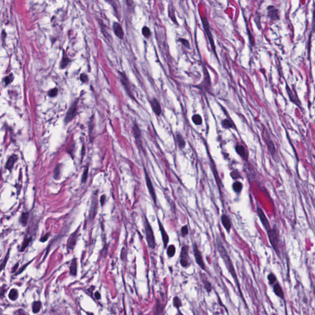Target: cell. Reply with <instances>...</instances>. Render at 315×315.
Here are the masks:
<instances>
[{"label": "cell", "instance_id": "6da1fadb", "mask_svg": "<svg viewBox=\"0 0 315 315\" xmlns=\"http://www.w3.org/2000/svg\"><path fill=\"white\" fill-rule=\"evenodd\" d=\"M216 244H217V248L218 254H220V257L223 259V262H224L226 268L228 269V271L230 272V273L232 276L233 278L234 279L235 284H236V286L238 287V289L239 290L238 291L240 293L241 297L244 300L242 292L241 291L239 283V281H238V277H237V275H236V273L234 265L233 264L232 260H231L230 257L228 255V254L227 252V251L226 250V249H225V246H224V245H223V244L222 242V241L221 238L218 236H217V238H216Z\"/></svg>", "mask_w": 315, "mask_h": 315}, {"label": "cell", "instance_id": "7a4b0ae2", "mask_svg": "<svg viewBox=\"0 0 315 315\" xmlns=\"http://www.w3.org/2000/svg\"><path fill=\"white\" fill-rule=\"evenodd\" d=\"M270 243L275 251L276 254L280 257V236L279 230L276 225L271 227L267 231Z\"/></svg>", "mask_w": 315, "mask_h": 315}, {"label": "cell", "instance_id": "3957f363", "mask_svg": "<svg viewBox=\"0 0 315 315\" xmlns=\"http://www.w3.org/2000/svg\"><path fill=\"white\" fill-rule=\"evenodd\" d=\"M143 224H144V229H145V234L146 237V241L149 248L154 249L156 247V241L155 237L154 235L153 230L152 227L147 219L146 215H144L143 217Z\"/></svg>", "mask_w": 315, "mask_h": 315}, {"label": "cell", "instance_id": "277c9868", "mask_svg": "<svg viewBox=\"0 0 315 315\" xmlns=\"http://www.w3.org/2000/svg\"><path fill=\"white\" fill-rule=\"evenodd\" d=\"M200 18H201V22H202V24H203V28H204V30H205V33L206 34V36H207V37H208V38L209 39V44H210L211 49H212L213 54L218 59L217 54V51H216V47H215L214 39H213V35H212V31H211L210 23L209 22V20H208V18H207V17L206 15H200Z\"/></svg>", "mask_w": 315, "mask_h": 315}, {"label": "cell", "instance_id": "5b68a950", "mask_svg": "<svg viewBox=\"0 0 315 315\" xmlns=\"http://www.w3.org/2000/svg\"><path fill=\"white\" fill-rule=\"evenodd\" d=\"M189 249L190 247L188 245H184L181 249L180 255V263L183 268H188L190 265Z\"/></svg>", "mask_w": 315, "mask_h": 315}, {"label": "cell", "instance_id": "8992f818", "mask_svg": "<svg viewBox=\"0 0 315 315\" xmlns=\"http://www.w3.org/2000/svg\"><path fill=\"white\" fill-rule=\"evenodd\" d=\"M144 173H145V182H146V185H147V189L148 190V192L151 197V199L153 200V203L155 204V206H156V203H157V198H156V192H155V189H154V187H153V183L151 182V180L145 168H144Z\"/></svg>", "mask_w": 315, "mask_h": 315}, {"label": "cell", "instance_id": "52a82bcc", "mask_svg": "<svg viewBox=\"0 0 315 315\" xmlns=\"http://www.w3.org/2000/svg\"><path fill=\"white\" fill-rule=\"evenodd\" d=\"M193 253H194V256H195L196 263L198 265V266L203 270L205 271L206 270V265L203 260L202 253H201V251L200 250V249L198 248L197 244L195 242H193Z\"/></svg>", "mask_w": 315, "mask_h": 315}, {"label": "cell", "instance_id": "ba28073f", "mask_svg": "<svg viewBox=\"0 0 315 315\" xmlns=\"http://www.w3.org/2000/svg\"><path fill=\"white\" fill-rule=\"evenodd\" d=\"M78 102V100H76L70 106V108L66 114V116L64 119V122L65 124L71 122L75 118L76 115L77 114Z\"/></svg>", "mask_w": 315, "mask_h": 315}, {"label": "cell", "instance_id": "9c48e42d", "mask_svg": "<svg viewBox=\"0 0 315 315\" xmlns=\"http://www.w3.org/2000/svg\"><path fill=\"white\" fill-rule=\"evenodd\" d=\"M119 73L121 83L124 89L126 90L127 95L131 98L134 99V95H133V94L132 93V91H131V88L130 82H129L128 78H127L126 74L124 73H123V72H119Z\"/></svg>", "mask_w": 315, "mask_h": 315}, {"label": "cell", "instance_id": "30bf717a", "mask_svg": "<svg viewBox=\"0 0 315 315\" xmlns=\"http://www.w3.org/2000/svg\"><path fill=\"white\" fill-rule=\"evenodd\" d=\"M256 212H257V213L259 217V219H260L262 224L263 225V227L265 228L266 231H267L271 228L268 218L265 215L263 209L262 208H260L259 206L257 207Z\"/></svg>", "mask_w": 315, "mask_h": 315}, {"label": "cell", "instance_id": "8fae6325", "mask_svg": "<svg viewBox=\"0 0 315 315\" xmlns=\"http://www.w3.org/2000/svg\"><path fill=\"white\" fill-rule=\"evenodd\" d=\"M263 137H264V139H265V143L267 144V148L270 151V153L272 155V156H274L275 153H276V148H275V145L271 139V138L270 137V135L269 134V133L268 132L267 130H265L263 131Z\"/></svg>", "mask_w": 315, "mask_h": 315}, {"label": "cell", "instance_id": "7c38bea8", "mask_svg": "<svg viewBox=\"0 0 315 315\" xmlns=\"http://www.w3.org/2000/svg\"><path fill=\"white\" fill-rule=\"evenodd\" d=\"M157 220H158V226H159V228H160V233H161V237H162V239H163V245H164V248L166 249L168 247V243H169V235L167 233L163 223H161V220H160V218L158 217H157Z\"/></svg>", "mask_w": 315, "mask_h": 315}, {"label": "cell", "instance_id": "4fadbf2b", "mask_svg": "<svg viewBox=\"0 0 315 315\" xmlns=\"http://www.w3.org/2000/svg\"><path fill=\"white\" fill-rule=\"evenodd\" d=\"M267 16L271 20H280L279 10L274 6H269L267 7Z\"/></svg>", "mask_w": 315, "mask_h": 315}, {"label": "cell", "instance_id": "5bb4252c", "mask_svg": "<svg viewBox=\"0 0 315 315\" xmlns=\"http://www.w3.org/2000/svg\"><path fill=\"white\" fill-rule=\"evenodd\" d=\"M150 104L153 113L157 116H161L162 113V109L159 101L156 98L153 97L150 101Z\"/></svg>", "mask_w": 315, "mask_h": 315}, {"label": "cell", "instance_id": "9a60e30c", "mask_svg": "<svg viewBox=\"0 0 315 315\" xmlns=\"http://www.w3.org/2000/svg\"><path fill=\"white\" fill-rule=\"evenodd\" d=\"M80 228H78L77 231H75L73 234H72L68 240V242H67V248L69 249V250H73L76 245V243H77V239H78V230Z\"/></svg>", "mask_w": 315, "mask_h": 315}, {"label": "cell", "instance_id": "2e32d148", "mask_svg": "<svg viewBox=\"0 0 315 315\" xmlns=\"http://www.w3.org/2000/svg\"><path fill=\"white\" fill-rule=\"evenodd\" d=\"M235 151L236 153L244 161L248 160V153L245 147L241 145H237L235 147Z\"/></svg>", "mask_w": 315, "mask_h": 315}, {"label": "cell", "instance_id": "e0dca14e", "mask_svg": "<svg viewBox=\"0 0 315 315\" xmlns=\"http://www.w3.org/2000/svg\"><path fill=\"white\" fill-rule=\"evenodd\" d=\"M220 220L221 223L225 230L227 231V233H230L231 228V223L228 216L225 213H223L220 217Z\"/></svg>", "mask_w": 315, "mask_h": 315}, {"label": "cell", "instance_id": "ac0fdd59", "mask_svg": "<svg viewBox=\"0 0 315 315\" xmlns=\"http://www.w3.org/2000/svg\"><path fill=\"white\" fill-rule=\"evenodd\" d=\"M113 28L115 35L120 39H122L124 36V33L121 25L119 23L114 22L113 24Z\"/></svg>", "mask_w": 315, "mask_h": 315}, {"label": "cell", "instance_id": "d6986e66", "mask_svg": "<svg viewBox=\"0 0 315 315\" xmlns=\"http://www.w3.org/2000/svg\"><path fill=\"white\" fill-rule=\"evenodd\" d=\"M132 130H133V134H134L135 139L137 142V145H141V143H142L141 142V131L140 129V127H139V126L137 125V124L136 122H134Z\"/></svg>", "mask_w": 315, "mask_h": 315}, {"label": "cell", "instance_id": "ffe728a7", "mask_svg": "<svg viewBox=\"0 0 315 315\" xmlns=\"http://www.w3.org/2000/svg\"><path fill=\"white\" fill-rule=\"evenodd\" d=\"M97 200L94 199L92 200L89 213V218L91 222L93 221L95 217V215L97 212Z\"/></svg>", "mask_w": 315, "mask_h": 315}, {"label": "cell", "instance_id": "44dd1931", "mask_svg": "<svg viewBox=\"0 0 315 315\" xmlns=\"http://www.w3.org/2000/svg\"><path fill=\"white\" fill-rule=\"evenodd\" d=\"M273 289L276 294L278 297L284 299V293L282 287L281 286L280 284L277 281L273 286Z\"/></svg>", "mask_w": 315, "mask_h": 315}, {"label": "cell", "instance_id": "7402d4cb", "mask_svg": "<svg viewBox=\"0 0 315 315\" xmlns=\"http://www.w3.org/2000/svg\"><path fill=\"white\" fill-rule=\"evenodd\" d=\"M176 142H177L179 148L180 150H183L185 147V145H186V141H185V139L184 138L182 135L179 132L176 133Z\"/></svg>", "mask_w": 315, "mask_h": 315}, {"label": "cell", "instance_id": "603a6c76", "mask_svg": "<svg viewBox=\"0 0 315 315\" xmlns=\"http://www.w3.org/2000/svg\"><path fill=\"white\" fill-rule=\"evenodd\" d=\"M17 160H18V156L16 155H12V156H10V158L8 159V160L6 162V169H8L9 171H11L14 167L15 163L17 161Z\"/></svg>", "mask_w": 315, "mask_h": 315}, {"label": "cell", "instance_id": "cb8c5ba5", "mask_svg": "<svg viewBox=\"0 0 315 315\" xmlns=\"http://www.w3.org/2000/svg\"><path fill=\"white\" fill-rule=\"evenodd\" d=\"M221 125H222V127L225 129H233L234 127V124H233V122L230 119H229L228 118L223 119L221 121Z\"/></svg>", "mask_w": 315, "mask_h": 315}, {"label": "cell", "instance_id": "d4e9b609", "mask_svg": "<svg viewBox=\"0 0 315 315\" xmlns=\"http://www.w3.org/2000/svg\"><path fill=\"white\" fill-rule=\"evenodd\" d=\"M77 274V260L73 259L72 260L71 265L70 267V275L72 276H76Z\"/></svg>", "mask_w": 315, "mask_h": 315}, {"label": "cell", "instance_id": "484cf974", "mask_svg": "<svg viewBox=\"0 0 315 315\" xmlns=\"http://www.w3.org/2000/svg\"><path fill=\"white\" fill-rule=\"evenodd\" d=\"M69 62H70V59L68 57L65 52L64 51H63V57H62V60H61V62L60 64V68L63 69V68H66L67 67V65L69 64Z\"/></svg>", "mask_w": 315, "mask_h": 315}, {"label": "cell", "instance_id": "4316f807", "mask_svg": "<svg viewBox=\"0 0 315 315\" xmlns=\"http://www.w3.org/2000/svg\"><path fill=\"white\" fill-rule=\"evenodd\" d=\"M232 188L235 193H240L242 190L243 185L239 181H235L232 185Z\"/></svg>", "mask_w": 315, "mask_h": 315}, {"label": "cell", "instance_id": "83f0119b", "mask_svg": "<svg viewBox=\"0 0 315 315\" xmlns=\"http://www.w3.org/2000/svg\"><path fill=\"white\" fill-rule=\"evenodd\" d=\"M32 240V236H26V237L25 238L24 240H23V242L22 244V246L20 247V252H23L26 248L28 246L30 242Z\"/></svg>", "mask_w": 315, "mask_h": 315}, {"label": "cell", "instance_id": "f1b7e54d", "mask_svg": "<svg viewBox=\"0 0 315 315\" xmlns=\"http://www.w3.org/2000/svg\"><path fill=\"white\" fill-rule=\"evenodd\" d=\"M29 214H30L29 212H23L22 213V215H20L19 221H20V223L23 226H25L27 224L28 218H29Z\"/></svg>", "mask_w": 315, "mask_h": 315}, {"label": "cell", "instance_id": "f546056e", "mask_svg": "<svg viewBox=\"0 0 315 315\" xmlns=\"http://www.w3.org/2000/svg\"><path fill=\"white\" fill-rule=\"evenodd\" d=\"M176 252V248L174 244H171L167 247V255L169 258L173 257Z\"/></svg>", "mask_w": 315, "mask_h": 315}, {"label": "cell", "instance_id": "4dcf8cb0", "mask_svg": "<svg viewBox=\"0 0 315 315\" xmlns=\"http://www.w3.org/2000/svg\"><path fill=\"white\" fill-rule=\"evenodd\" d=\"M192 119L193 122L195 125H197V126H200L203 123L202 117L199 114H195L193 115V116L192 118Z\"/></svg>", "mask_w": 315, "mask_h": 315}, {"label": "cell", "instance_id": "1f68e13d", "mask_svg": "<svg viewBox=\"0 0 315 315\" xmlns=\"http://www.w3.org/2000/svg\"><path fill=\"white\" fill-rule=\"evenodd\" d=\"M172 304H173V306L176 308L177 309H179L180 307H182V302L181 300V299L178 297V296H175L174 298H173V300H172Z\"/></svg>", "mask_w": 315, "mask_h": 315}, {"label": "cell", "instance_id": "d6a6232c", "mask_svg": "<svg viewBox=\"0 0 315 315\" xmlns=\"http://www.w3.org/2000/svg\"><path fill=\"white\" fill-rule=\"evenodd\" d=\"M19 297V292L15 289H12L9 294V298L12 300L15 301L18 299Z\"/></svg>", "mask_w": 315, "mask_h": 315}, {"label": "cell", "instance_id": "836d02e7", "mask_svg": "<svg viewBox=\"0 0 315 315\" xmlns=\"http://www.w3.org/2000/svg\"><path fill=\"white\" fill-rule=\"evenodd\" d=\"M267 279L268 280V283H269V284L271 286H273L276 282H277V278H276V276L275 275L274 273H270L268 275V276H267Z\"/></svg>", "mask_w": 315, "mask_h": 315}, {"label": "cell", "instance_id": "e575fe53", "mask_svg": "<svg viewBox=\"0 0 315 315\" xmlns=\"http://www.w3.org/2000/svg\"><path fill=\"white\" fill-rule=\"evenodd\" d=\"M142 33L143 36L145 38H147V39H149L151 35V33L150 29L147 26H144L142 28Z\"/></svg>", "mask_w": 315, "mask_h": 315}, {"label": "cell", "instance_id": "d590c367", "mask_svg": "<svg viewBox=\"0 0 315 315\" xmlns=\"http://www.w3.org/2000/svg\"><path fill=\"white\" fill-rule=\"evenodd\" d=\"M41 308V303L39 301H36L33 302L32 305V310L34 313H38Z\"/></svg>", "mask_w": 315, "mask_h": 315}, {"label": "cell", "instance_id": "8d00e7d4", "mask_svg": "<svg viewBox=\"0 0 315 315\" xmlns=\"http://www.w3.org/2000/svg\"><path fill=\"white\" fill-rule=\"evenodd\" d=\"M202 280V282L204 284V287L205 288V289L206 290V291L208 292V293H210L212 290V284L210 283V282L209 281H208V280L205 279V280Z\"/></svg>", "mask_w": 315, "mask_h": 315}, {"label": "cell", "instance_id": "74e56055", "mask_svg": "<svg viewBox=\"0 0 315 315\" xmlns=\"http://www.w3.org/2000/svg\"><path fill=\"white\" fill-rule=\"evenodd\" d=\"M60 172H61V166H60V164H57L56 166L54 172V178L55 179L58 180L60 178Z\"/></svg>", "mask_w": 315, "mask_h": 315}, {"label": "cell", "instance_id": "f35d334b", "mask_svg": "<svg viewBox=\"0 0 315 315\" xmlns=\"http://www.w3.org/2000/svg\"><path fill=\"white\" fill-rule=\"evenodd\" d=\"M315 32V2H313V18L312 23V31L310 33Z\"/></svg>", "mask_w": 315, "mask_h": 315}, {"label": "cell", "instance_id": "ab89813d", "mask_svg": "<svg viewBox=\"0 0 315 315\" xmlns=\"http://www.w3.org/2000/svg\"><path fill=\"white\" fill-rule=\"evenodd\" d=\"M178 41L179 42H180L186 48H187V49H190V42L189 41V40H187L186 39H184V38H179Z\"/></svg>", "mask_w": 315, "mask_h": 315}, {"label": "cell", "instance_id": "60d3db41", "mask_svg": "<svg viewBox=\"0 0 315 315\" xmlns=\"http://www.w3.org/2000/svg\"><path fill=\"white\" fill-rule=\"evenodd\" d=\"M14 80V77H13V74L12 73H10V75H9L8 76H7L6 78H4V82L5 83V85L7 86L9 84H10V83H12V81H13Z\"/></svg>", "mask_w": 315, "mask_h": 315}, {"label": "cell", "instance_id": "b9f144b4", "mask_svg": "<svg viewBox=\"0 0 315 315\" xmlns=\"http://www.w3.org/2000/svg\"><path fill=\"white\" fill-rule=\"evenodd\" d=\"M9 251H8V252H7V253L6 255L5 256V257H4V259L3 261H2V263H1V271H2V270H3V269L4 268V267H6V263H7V262L8 259H9Z\"/></svg>", "mask_w": 315, "mask_h": 315}, {"label": "cell", "instance_id": "7bdbcfd3", "mask_svg": "<svg viewBox=\"0 0 315 315\" xmlns=\"http://www.w3.org/2000/svg\"><path fill=\"white\" fill-rule=\"evenodd\" d=\"M181 235L182 237H185L189 234V228L187 225H184L181 228Z\"/></svg>", "mask_w": 315, "mask_h": 315}, {"label": "cell", "instance_id": "ee69618b", "mask_svg": "<svg viewBox=\"0 0 315 315\" xmlns=\"http://www.w3.org/2000/svg\"><path fill=\"white\" fill-rule=\"evenodd\" d=\"M230 176L231 177V178H232L233 179H234V180L238 179H239V178H240V177H241L240 174H239V172L238 171H236V170H235V171H233L230 173Z\"/></svg>", "mask_w": 315, "mask_h": 315}, {"label": "cell", "instance_id": "f6af8a7d", "mask_svg": "<svg viewBox=\"0 0 315 315\" xmlns=\"http://www.w3.org/2000/svg\"><path fill=\"white\" fill-rule=\"evenodd\" d=\"M58 93V89L57 88H53L49 91L48 92V96L51 97H55Z\"/></svg>", "mask_w": 315, "mask_h": 315}, {"label": "cell", "instance_id": "bcb514c9", "mask_svg": "<svg viewBox=\"0 0 315 315\" xmlns=\"http://www.w3.org/2000/svg\"><path fill=\"white\" fill-rule=\"evenodd\" d=\"M260 17L259 15V14H256L255 15V17H254V21L255 22V23L257 24V27L259 28V29H260L261 28V25H260Z\"/></svg>", "mask_w": 315, "mask_h": 315}, {"label": "cell", "instance_id": "7dc6e473", "mask_svg": "<svg viewBox=\"0 0 315 315\" xmlns=\"http://www.w3.org/2000/svg\"><path fill=\"white\" fill-rule=\"evenodd\" d=\"M80 80L84 83H86L88 81V75H86L85 73H82L81 75H80Z\"/></svg>", "mask_w": 315, "mask_h": 315}, {"label": "cell", "instance_id": "c3c4849f", "mask_svg": "<svg viewBox=\"0 0 315 315\" xmlns=\"http://www.w3.org/2000/svg\"><path fill=\"white\" fill-rule=\"evenodd\" d=\"M88 168H87L85 171H84V173L83 174V176H82V182L83 183H85L87 179H88Z\"/></svg>", "mask_w": 315, "mask_h": 315}, {"label": "cell", "instance_id": "681fc988", "mask_svg": "<svg viewBox=\"0 0 315 315\" xmlns=\"http://www.w3.org/2000/svg\"><path fill=\"white\" fill-rule=\"evenodd\" d=\"M49 236V233H46L44 236H42V237L41 238V239H40V241H41V242H42L46 241L48 239Z\"/></svg>", "mask_w": 315, "mask_h": 315}, {"label": "cell", "instance_id": "f907efd6", "mask_svg": "<svg viewBox=\"0 0 315 315\" xmlns=\"http://www.w3.org/2000/svg\"><path fill=\"white\" fill-rule=\"evenodd\" d=\"M105 201H106V197H105V195H102L101 197V200H100V201H101V206H103L105 204Z\"/></svg>", "mask_w": 315, "mask_h": 315}, {"label": "cell", "instance_id": "816d5d0a", "mask_svg": "<svg viewBox=\"0 0 315 315\" xmlns=\"http://www.w3.org/2000/svg\"><path fill=\"white\" fill-rule=\"evenodd\" d=\"M95 297L97 299V300H100L101 298V294L99 292H96L95 293Z\"/></svg>", "mask_w": 315, "mask_h": 315}, {"label": "cell", "instance_id": "f5cc1de1", "mask_svg": "<svg viewBox=\"0 0 315 315\" xmlns=\"http://www.w3.org/2000/svg\"><path fill=\"white\" fill-rule=\"evenodd\" d=\"M29 263H30V262H29V263H27V264H26L25 265H23V267H22V268H21V269L20 270V271H19V273H18L17 274L21 273H22V272L23 271H24V269H25V268H26V267H27V265H28Z\"/></svg>", "mask_w": 315, "mask_h": 315}, {"label": "cell", "instance_id": "db71d44e", "mask_svg": "<svg viewBox=\"0 0 315 315\" xmlns=\"http://www.w3.org/2000/svg\"><path fill=\"white\" fill-rule=\"evenodd\" d=\"M18 265H19V263H17V264L14 266V267L13 268V269H12V273H14V271H15L17 270V267H18Z\"/></svg>", "mask_w": 315, "mask_h": 315}, {"label": "cell", "instance_id": "11a10c76", "mask_svg": "<svg viewBox=\"0 0 315 315\" xmlns=\"http://www.w3.org/2000/svg\"><path fill=\"white\" fill-rule=\"evenodd\" d=\"M105 1H106V2L108 3H110V4H112L113 2V0H104Z\"/></svg>", "mask_w": 315, "mask_h": 315}]
</instances>
